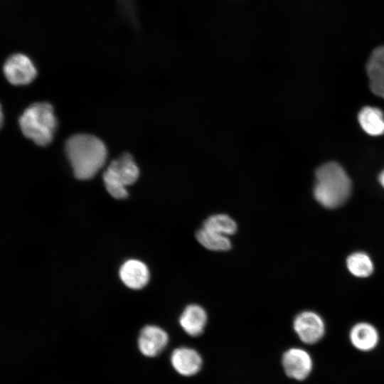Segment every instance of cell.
I'll return each mask as SVG.
<instances>
[{
	"label": "cell",
	"mask_w": 384,
	"mask_h": 384,
	"mask_svg": "<svg viewBox=\"0 0 384 384\" xmlns=\"http://www.w3.org/2000/svg\"><path fill=\"white\" fill-rule=\"evenodd\" d=\"M65 152L75 176L80 180L94 177L105 164L107 156L105 144L87 134L71 136L66 141Z\"/></svg>",
	"instance_id": "6da1fadb"
},
{
	"label": "cell",
	"mask_w": 384,
	"mask_h": 384,
	"mask_svg": "<svg viewBox=\"0 0 384 384\" xmlns=\"http://www.w3.org/2000/svg\"><path fill=\"white\" fill-rule=\"evenodd\" d=\"M315 177L314 196L322 206L338 208L350 196L351 181L339 164L331 161L320 166L315 172Z\"/></svg>",
	"instance_id": "7a4b0ae2"
},
{
	"label": "cell",
	"mask_w": 384,
	"mask_h": 384,
	"mask_svg": "<svg viewBox=\"0 0 384 384\" xmlns=\"http://www.w3.org/2000/svg\"><path fill=\"white\" fill-rule=\"evenodd\" d=\"M19 125L23 135L41 146L53 140L57 127V120L50 104L41 102L28 107L19 118Z\"/></svg>",
	"instance_id": "3957f363"
},
{
	"label": "cell",
	"mask_w": 384,
	"mask_h": 384,
	"mask_svg": "<svg viewBox=\"0 0 384 384\" xmlns=\"http://www.w3.org/2000/svg\"><path fill=\"white\" fill-rule=\"evenodd\" d=\"M139 170L132 156L124 153L112 161L103 174V180L108 193L114 198L124 199L128 196L126 186L137 180Z\"/></svg>",
	"instance_id": "277c9868"
},
{
	"label": "cell",
	"mask_w": 384,
	"mask_h": 384,
	"mask_svg": "<svg viewBox=\"0 0 384 384\" xmlns=\"http://www.w3.org/2000/svg\"><path fill=\"white\" fill-rule=\"evenodd\" d=\"M7 80L14 85H27L36 78L37 71L31 59L24 54L9 56L3 68Z\"/></svg>",
	"instance_id": "5b68a950"
},
{
	"label": "cell",
	"mask_w": 384,
	"mask_h": 384,
	"mask_svg": "<svg viewBox=\"0 0 384 384\" xmlns=\"http://www.w3.org/2000/svg\"><path fill=\"white\" fill-rule=\"evenodd\" d=\"M293 327L299 339L307 344L317 343L325 333L323 319L311 311H302L297 315Z\"/></svg>",
	"instance_id": "8992f818"
},
{
	"label": "cell",
	"mask_w": 384,
	"mask_h": 384,
	"mask_svg": "<svg viewBox=\"0 0 384 384\" xmlns=\"http://www.w3.org/2000/svg\"><path fill=\"white\" fill-rule=\"evenodd\" d=\"M282 364L287 375L297 380L306 378L313 368L309 353L299 348H292L285 351L282 356Z\"/></svg>",
	"instance_id": "52a82bcc"
},
{
	"label": "cell",
	"mask_w": 384,
	"mask_h": 384,
	"mask_svg": "<svg viewBox=\"0 0 384 384\" xmlns=\"http://www.w3.org/2000/svg\"><path fill=\"white\" fill-rule=\"evenodd\" d=\"M169 342L167 333L161 328L148 325L140 331L138 338V346L141 353L148 357L159 354Z\"/></svg>",
	"instance_id": "ba28073f"
},
{
	"label": "cell",
	"mask_w": 384,
	"mask_h": 384,
	"mask_svg": "<svg viewBox=\"0 0 384 384\" xmlns=\"http://www.w3.org/2000/svg\"><path fill=\"white\" fill-rule=\"evenodd\" d=\"M171 363L176 371L181 375L192 376L201 370L203 361L195 349L180 347L172 352Z\"/></svg>",
	"instance_id": "9c48e42d"
},
{
	"label": "cell",
	"mask_w": 384,
	"mask_h": 384,
	"mask_svg": "<svg viewBox=\"0 0 384 384\" xmlns=\"http://www.w3.org/2000/svg\"><path fill=\"white\" fill-rule=\"evenodd\" d=\"M119 277L122 282L129 288L140 289L149 282V271L144 262L132 259L122 265Z\"/></svg>",
	"instance_id": "30bf717a"
},
{
	"label": "cell",
	"mask_w": 384,
	"mask_h": 384,
	"mask_svg": "<svg viewBox=\"0 0 384 384\" xmlns=\"http://www.w3.org/2000/svg\"><path fill=\"white\" fill-rule=\"evenodd\" d=\"M179 324L183 330L191 336L201 334L207 323L205 309L198 304H189L179 317Z\"/></svg>",
	"instance_id": "8fae6325"
},
{
	"label": "cell",
	"mask_w": 384,
	"mask_h": 384,
	"mask_svg": "<svg viewBox=\"0 0 384 384\" xmlns=\"http://www.w3.org/2000/svg\"><path fill=\"white\" fill-rule=\"evenodd\" d=\"M349 338L352 345L362 351L373 350L377 346L379 340L376 329L366 322H361L354 325L350 331Z\"/></svg>",
	"instance_id": "7c38bea8"
},
{
	"label": "cell",
	"mask_w": 384,
	"mask_h": 384,
	"mask_svg": "<svg viewBox=\"0 0 384 384\" xmlns=\"http://www.w3.org/2000/svg\"><path fill=\"white\" fill-rule=\"evenodd\" d=\"M358 119L363 131L370 136L384 134V114L381 110L366 106L358 113Z\"/></svg>",
	"instance_id": "4fadbf2b"
},
{
	"label": "cell",
	"mask_w": 384,
	"mask_h": 384,
	"mask_svg": "<svg viewBox=\"0 0 384 384\" xmlns=\"http://www.w3.org/2000/svg\"><path fill=\"white\" fill-rule=\"evenodd\" d=\"M202 228L228 237L235 234L238 230L235 221L229 215L223 213L209 216L205 220Z\"/></svg>",
	"instance_id": "5bb4252c"
},
{
	"label": "cell",
	"mask_w": 384,
	"mask_h": 384,
	"mask_svg": "<svg viewBox=\"0 0 384 384\" xmlns=\"http://www.w3.org/2000/svg\"><path fill=\"white\" fill-rule=\"evenodd\" d=\"M196 238L202 246L209 250L226 251L231 247V242L228 236L209 231L203 228L196 232Z\"/></svg>",
	"instance_id": "9a60e30c"
},
{
	"label": "cell",
	"mask_w": 384,
	"mask_h": 384,
	"mask_svg": "<svg viewBox=\"0 0 384 384\" xmlns=\"http://www.w3.org/2000/svg\"><path fill=\"white\" fill-rule=\"evenodd\" d=\"M349 272L358 277L370 276L373 271V263L366 253L357 252L350 255L346 260Z\"/></svg>",
	"instance_id": "2e32d148"
},
{
	"label": "cell",
	"mask_w": 384,
	"mask_h": 384,
	"mask_svg": "<svg viewBox=\"0 0 384 384\" xmlns=\"http://www.w3.org/2000/svg\"><path fill=\"white\" fill-rule=\"evenodd\" d=\"M366 70L372 92L384 99V67L368 60Z\"/></svg>",
	"instance_id": "e0dca14e"
},
{
	"label": "cell",
	"mask_w": 384,
	"mask_h": 384,
	"mask_svg": "<svg viewBox=\"0 0 384 384\" xmlns=\"http://www.w3.org/2000/svg\"><path fill=\"white\" fill-rule=\"evenodd\" d=\"M368 60L384 67V45L375 48L372 51Z\"/></svg>",
	"instance_id": "ac0fdd59"
},
{
	"label": "cell",
	"mask_w": 384,
	"mask_h": 384,
	"mask_svg": "<svg viewBox=\"0 0 384 384\" xmlns=\"http://www.w3.org/2000/svg\"><path fill=\"white\" fill-rule=\"evenodd\" d=\"M378 181L380 185L384 188V170L380 174Z\"/></svg>",
	"instance_id": "d6986e66"
}]
</instances>
